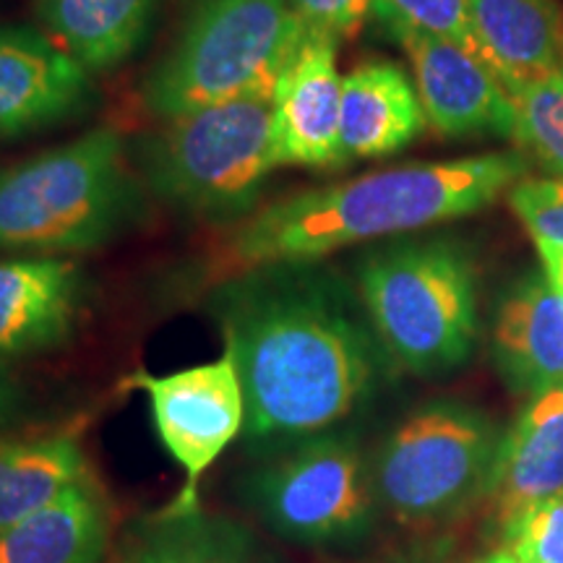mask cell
<instances>
[{
	"label": "cell",
	"instance_id": "6da1fadb",
	"mask_svg": "<svg viewBox=\"0 0 563 563\" xmlns=\"http://www.w3.org/2000/svg\"><path fill=\"white\" fill-rule=\"evenodd\" d=\"M207 311L241 373L243 441L266 454L336 428L384 376V344L361 298L319 262L217 279Z\"/></svg>",
	"mask_w": 563,
	"mask_h": 563
},
{
	"label": "cell",
	"instance_id": "7a4b0ae2",
	"mask_svg": "<svg viewBox=\"0 0 563 563\" xmlns=\"http://www.w3.org/2000/svg\"><path fill=\"white\" fill-rule=\"evenodd\" d=\"M527 173L525 152H488L292 194L238 222L217 253V279L253 266L321 262L350 245L460 220L511 191Z\"/></svg>",
	"mask_w": 563,
	"mask_h": 563
},
{
	"label": "cell",
	"instance_id": "3957f363",
	"mask_svg": "<svg viewBox=\"0 0 563 563\" xmlns=\"http://www.w3.org/2000/svg\"><path fill=\"white\" fill-rule=\"evenodd\" d=\"M141 211V183L115 129H95L0 170V251H97L133 228Z\"/></svg>",
	"mask_w": 563,
	"mask_h": 563
},
{
	"label": "cell",
	"instance_id": "277c9868",
	"mask_svg": "<svg viewBox=\"0 0 563 563\" xmlns=\"http://www.w3.org/2000/svg\"><path fill=\"white\" fill-rule=\"evenodd\" d=\"M357 298L386 355L418 376L452 371L477 336V277L449 238L397 241L357 264Z\"/></svg>",
	"mask_w": 563,
	"mask_h": 563
},
{
	"label": "cell",
	"instance_id": "5b68a950",
	"mask_svg": "<svg viewBox=\"0 0 563 563\" xmlns=\"http://www.w3.org/2000/svg\"><path fill=\"white\" fill-rule=\"evenodd\" d=\"M306 40L290 0H191L173 47L146 74L141 100L170 121L238 97H272Z\"/></svg>",
	"mask_w": 563,
	"mask_h": 563
},
{
	"label": "cell",
	"instance_id": "8992f818",
	"mask_svg": "<svg viewBox=\"0 0 563 563\" xmlns=\"http://www.w3.org/2000/svg\"><path fill=\"white\" fill-rule=\"evenodd\" d=\"M152 194L207 222H243L277 170L272 97H238L170 118L141 144Z\"/></svg>",
	"mask_w": 563,
	"mask_h": 563
},
{
	"label": "cell",
	"instance_id": "52a82bcc",
	"mask_svg": "<svg viewBox=\"0 0 563 563\" xmlns=\"http://www.w3.org/2000/svg\"><path fill=\"white\" fill-rule=\"evenodd\" d=\"M238 498L274 538L300 548L355 543L378 506L373 464L340 428L258 454L238 477Z\"/></svg>",
	"mask_w": 563,
	"mask_h": 563
},
{
	"label": "cell",
	"instance_id": "ba28073f",
	"mask_svg": "<svg viewBox=\"0 0 563 563\" xmlns=\"http://www.w3.org/2000/svg\"><path fill=\"white\" fill-rule=\"evenodd\" d=\"M498 435L462 402H431L407 415L373 462L378 504L405 525L454 517L488 490Z\"/></svg>",
	"mask_w": 563,
	"mask_h": 563
},
{
	"label": "cell",
	"instance_id": "9c48e42d",
	"mask_svg": "<svg viewBox=\"0 0 563 563\" xmlns=\"http://www.w3.org/2000/svg\"><path fill=\"white\" fill-rule=\"evenodd\" d=\"M125 389L146 394L162 449L186 477L165 509H199L201 477L245 431V394L232 355L224 350L217 361L162 376L136 371L125 378Z\"/></svg>",
	"mask_w": 563,
	"mask_h": 563
},
{
	"label": "cell",
	"instance_id": "30bf717a",
	"mask_svg": "<svg viewBox=\"0 0 563 563\" xmlns=\"http://www.w3.org/2000/svg\"><path fill=\"white\" fill-rule=\"evenodd\" d=\"M382 24L410 58L422 110L441 136H517L514 102L488 63L402 21Z\"/></svg>",
	"mask_w": 563,
	"mask_h": 563
},
{
	"label": "cell",
	"instance_id": "8fae6325",
	"mask_svg": "<svg viewBox=\"0 0 563 563\" xmlns=\"http://www.w3.org/2000/svg\"><path fill=\"white\" fill-rule=\"evenodd\" d=\"M334 40L308 37L272 91V154L277 167L329 170L347 162L340 141L342 76Z\"/></svg>",
	"mask_w": 563,
	"mask_h": 563
},
{
	"label": "cell",
	"instance_id": "7c38bea8",
	"mask_svg": "<svg viewBox=\"0 0 563 563\" xmlns=\"http://www.w3.org/2000/svg\"><path fill=\"white\" fill-rule=\"evenodd\" d=\"M91 70L32 26H0V136H19L89 108Z\"/></svg>",
	"mask_w": 563,
	"mask_h": 563
},
{
	"label": "cell",
	"instance_id": "4fadbf2b",
	"mask_svg": "<svg viewBox=\"0 0 563 563\" xmlns=\"http://www.w3.org/2000/svg\"><path fill=\"white\" fill-rule=\"evenodd\" d=\"M81 300L84 274L74 258L0 262V363L66 342Z\"/></svg>",
	"mask_w": 563,
	"mask_h": 563
},
{
	"label": "cell",
	"instance_id": "5bb4252c",
	"mask_svg": "<svg viewBox=\"0 0 563 563\" xmlns=\"http://www.w3.org/2000/svg\"><path fill=\"white\" fill-rule=\"evenodd\" d=\"M488 498L506 530L532 506L563 493V386L532 399L498 443Z\"/></svg>",
	"mask_w": 563,
	"mask_h": 563
},
{
	"label": "cell",
	"instance_id": "9a60e30c",
	"mask_svg": "<svg viewBox=\"0 0 563 563\" xmlns=\"http://www.w3.org/2000/svg\"><path fill=\"white\" fill-rule=\"evenodd\" d=\"M493 352L517 391L563 386V295L548 274H527L501 300L493 323Z\"/></svg>",
	"mask_w": 563,
	"mask_h": 563
},
{
	"label": "cell",
	"instance_id": "2e32d148",
	"mask_svg": "<svg viewBox=\"0 0 563 563\" xmlns=\"http://www.w3.org/2000/svg\"><path fill=\"white\" fill-rule=\"evenodd\" d=\"M426 125L415 81L397 63H363L342 76L340 141L347 159L402 152Z\"/></svg>",
	"mask_w": 563,
	"mask_h": 563
},
{
	"label": "cell",
	"instance_id": "e0dca14e",
	"mask_svg": "<svg viewBox=\"0 0 563 563\" xmlns=\"http://www.w3.org/2000/svg\"><path fill=\"white\" fill-rule=\"evenodd\" d=\"M110 540V501L89 475L0 532V563H102Z\"/></svg>",
	"mask_w": 563,
	"mask_h": 563
},
{
	"label": "cell",
	"instance_id": "ac0fdd59",
	"mask_svg": "<svg viewBox=\"0 0 563 563\" xmlns=\"http://www.w3.org/2000/svg\"><path fill=\"white\" fill-rule=\"evenodd\" d=\"M488 63L506 91L563 74V16L553 0H467Z\"/></svg>",
	"mask_w": 563,
	"mask_h": 563
},
{
	"label": "cell",
	"instance_id": "d6986e66",
	"mask_svg": "<svg viewBox=\"0 0 563 563\" xmlns=\"http://www.w3.org/2000/svg\"><path fill=\"white\" fill-rule=\"evenodd\" d=\"M118 563H282L251 527L222 514L162 509L125 538Z\"/></svg>",
	"mask_w": 563,
	"mask_h": 563
},
{
	"label": "cell",
	"instance_id": "ffe728a7",
	"mask_svg": "<svg viewBox=\"0 0 563 563\" xmlns=\"http://www.w3.org/2000/svg\"><path fill=\"white\" fill-rule=\"evenodd\" d=\"M89 475L76 433L0 435V532Z\"/></svg>",
	"mask_w": 563,
	"mask_h": 563
},
{
	"label": "cell",
	"instance_id": "44dd1931",
	"mask_svg": "<svg viewBox=\"0 0 563 563\" xmlns=\"http://www.w3.org/2000/svg\"><path fill=\"white\" fill-rule=\"evenodd\" d=\"M157 0H37L45 30L87 70H108L136 51Z\"/></svg>",
	"mask_w": 563,
	"mask_h": 563
},
{
	"label": "cell",
	"instance_id": "7402d4cb",
	"mask_svg": "<svg viewBox=\"0 0 563 563\" xmlns=\"http://www.w3.org/2000/svg\"><path fill=\"white\" fill-rule=\"evenodd\" d=\"M517 112V141L545 170L563 178V74L509 89Z\"/></svg>",
	"mask_w": 563,
	"mask_h": 563
},
{
	"label": "cell",
	"instance_id": "603a6c76",
	"mask_svg": "<svg viewBox=\"0 0 563 563\" xmlns=\"http://www.w3.org/2000/svg\"><path fill=\"white\" fill-rule=\"evenodd\" d=\"M373 16L378 21H402V24L415 26V30L435 34V37L464 47V51L477 55L485 63L467 0H376Z\"/></svg>",
	"mask_w": 563,
	"mask_h": 563
},
{
	"label": "cell",
	"instance_id": "cb8c5ba5",
	"mask_svg": "<svg viewBox=\"0 0 563 563\" xmlns=\"http://www.w3.org/2000/svg\"><path fill=\"white\" fill-rule=\"evenodd\" d=\"M504 538L506 551L522 563H563V493L525 511Z\"/></svg>",
	"mask_w": 563,
	"mask_h": 563
},
{
	"label": "cell",
	"instance_id": "d4e9b609",
	"mask_svg": "<svg viewBox=\"0 0 563 563\" xmlns=\"http://www.w3.org/2000/svg\"><path fill=\"white\" fill-rule=\"evenodd\" d=\"M509 203L534 243L563 249V178H522L511 186Z\"/></svg>",
	"mask_w": 563,
	"mask_h": 563
},
{
	"label": "cell",
	"instance_id": "484cf974",
	"mask_svg": "<svg viewBox=\"0 0 563 563\" xmlns=\"http://www.w3.org/2000/svg\"><path fill=\"white\" fill-rule=\"evenodd\" d=\"M376 0H290V9L308 37L350 40L363 30Z\"/></svg>",
	"mask_w": 563,
	"mask_h": 563
},
{
	"label": "cell",
	"instance_id": "4316f807",
	"mask_svg": "<svg viewBox=\"0 0 563 563\" xmlns=\"http://www.w3.org/2000/svg\"><path fill=\"white\" fill-rule=\"evenodd\" d=\"M24 389H21V384L13 378L9 365L0 363V431H5V428L19 420V415L24 412Z\"/></svg>",
	"mask_w": 563,
	"mask_h": 563
},
{
	"label": "cell",
	"instance_id": "83f0119b",
	"mask_svg": "<svg viewBox=\"0 0 563 563\" xmlns=\"http://www.w3.org/2000/svg\"><path fill=\"white\" fill-rule=\"evenodd\" d=\"M538 251H540V258H543L548 279H551L555 290L563 295V249L561 245H551V243H538Z\"/></svg>",
	"mask_w": 563,
	"mask_h": 563
},
{
	"label": "cell",
	"instance_id": "f1b7e54d",
	"mask_svg": "<svg viewBox=\"0 0 563 563\" xmlns=\"http://www.w3.org/2000/svg\"><path fill=\"white\" fill-rule=\"evenodd\" d=\"M481 563H522V561L514 559V555H511L509 551H498V553L488 555V559H483Z\"/></svg>",
	"mask_w": 563,
	"mask_h": 563
}]
</instances>
